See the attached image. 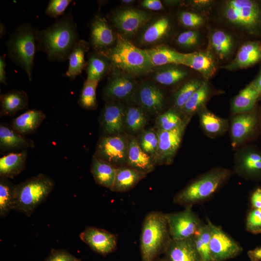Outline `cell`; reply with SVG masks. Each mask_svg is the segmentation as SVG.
<instances>
[{
	"mask_svg": "<svg viewBox=\"0 0 261 261\" xmlns=\"http://www.w3.org/2000/svg\"><path fill=\"white\" fill-rule=\"evenodd\" d=\"M144 50L153 68L168 64L183 65L188 54L180 53L164 45Z\"/></svg>",
	"mask_w": 261,
	"mask_h": 261,
	"instance_id": "cell-21",
	"label": "cell"
},
{
	"mask_svg": "<svg viewBox=\"0 0 261 261\" xmlns=\"http://www.w3.org/2000/svg\"><path fill=\"white\" fill-rule=\"evenodd\" d=\"M211 231L210 250L213 261L232 259L242 251L241 246L223 229L207 220Z\"/></svg>",
	"mask_w": 261,
	"mask_h": 261,
	"instance_id": "cell-10",
	"label": "cell"
},
{
	"mask_svg": "<svg viewBox=\"0 0 261 261\" xmlns=\"http://www.w3.org/2000/svg\"><path fill=\"white\" fill-rule=\"evenodd\" d=\"M223 14L230 24L251 35L261 34V2L230 0L225 2Z\"/></svg>",
	"mask_w": 261,
	"mask_h": 261,
	"instance_id": "cell-7",
	"label": "cell"
},
{
	"mask_svg": "<svg viewBox=\"0 0 261 261\" xmlns=\"http://www.w3.org/2000/svg\"><path fill=\"white\" fill-rule=\"evenodd\" d=\"M198 33L193 30H188L180 33L176 39L177 44L182 47H190L196 45L198 42Z\"/></svg>",
	"mask_w": 261,
	"mask_h": 261,
	"instance_id": "cell-49",
	"label": "cell"
},
{
	"mask_svg": "<svg viewBox=\"0 0 261 261\" xmlns=\"http://www.w3.org/2000/svg\"><path fill=\"white\" fill-rule=\"evenodd\" d=\"M158 135L154 130H148L141 136L139 144L148 155H156L158 147Z\"/></svg>",
	"mask_w": 261,
	"mask_h": 261,
	"instance_id": "cell-45",
	"label": "cell"
},
{
	"mask_svg": "<svg viewBox=\"0 0 261 261\" xmlns=\"http://www.w3.org/2000/svg\"><path fill=\"white\" fill-rule=\"evenodd\" d=\"M231 174L229 170L222 168L210 170L177 193L174 198V203L192 206L207 200L228 180Z\"/></svg>",
	"mask_w": 261,
	"mask_h": 261,
	"instance_id": "cell-3",
	"label": "cell"
},
{
	"mask_svg": "<svg viewBox=\"0 0 261 261\" xmlns=\"http://www.w3.org/2000/svg\"><path fill=\"white\" fill-rule=\"evenodd\" d=\"M103 53L115 69L133 76L147 74L153 68L145 50L135 46L120 34H117L115 46Z\"/></svg>",
	"mask_w": 261,
	"mask_h": 261,
	"instance_id": "cell-4",
	"label": "cell"
},
{
	"mask_svg": "<svg viewBox=\"0 0 261 261\" xmlns=\"http://www.w3.org/2000/svg\"><path fill=\"white\" fill-rule=\"evenodd\" d=\"M172 240L166 214L149 213L144 219L140 236L142 261H154L160 253L166 251Z\"/></svg>",
	"mask_w": 261,
	"mask_h": 261,
	"instance_id": "cell-2",
	"label": "cell"
},
{
	"mask_svg": "<svg viewBox=\"0 0 261 261\" xmlns=\"http://www.w3.org/2000/svg\"><path fill=\"white\" fill-rule=\"evenodd\" d=\"M186 126L184 122L169 131L158 130V147L156 156L160 162L170 163L179 147Z\"/></svg>",
	"mask_w": 261,
	"mask_h": 261,
	"instance_id": "cell-15",
	"label": "cell"
},
{
	"mask_svg": "<svg viewBox=\"0 0 261 261\" xmlns=\"http://www.w3.org/2000/svg\"><path fill=\"white\" fill-rule=\"evenodd\" d=\"M36 38L37 50L45 53L49 60L65 61L79 40L72 14H66L45 29L36 30Z\"/></svg>",
	"mask_w": 261,
	"mask_h": 261,
	"instance_id": "cell-1",
	"label": "cell"
},
{
	"mask_svg": "<svg viewBox=\"0 0 261 261\" xmlns=\"http://www.w3.org/2000/svg\"><path fill=\"white\" fill-rule=\"evenodd\" d=\"M122 106L114 101L107 102L101 117V124L105 135L121 134L125 127Z\"/></svg>",
	"mask_w": 261,
	"mask_h": 261,
	"instance_id": "cell-18",
	"label": "cell"
},
{
	"mask_svg": "<svg viewBox=\"0 0 261 261\" xmlns=\"http://www.w3.org/2000/svg\"><path fill=\"white\" fill-rule=\"evenodd\" d=\"M6 67L5 58L4 56L0 57V82L5 85L7 84L6 73L5 70Z\"/></svg>",
	"mask_w": 261,
	"mask_h": 261,
	"instance_id": "cell-53",
	"label": "cell"
},
{
	"mask_svg": "<svg viewBox=\"0 0 261 261\" xmlns=\"http://www.w3.org/2000/svg\"><path fill=\"white\" fill-rule=\"evenodd\" d=\"M72 2L71 0H51L45 9V14L51 18L62 15Z\"/></svg>",
	"mask_w": 261,
	"mask_h": 261,
	"instance_id": "cell-47",
	"label": "cell"
},
{
	"mask_svg": "<svg viewBox=\"0 0 261 261\" xmlns=\"http://www.w3.org/2000/svg\"><path fill=\"white\" fill-rule=\"evenodd\" d=\"M261 61V43L248 41L243 44L233 61L225 68L233 70L246 68Z\"/></svg>",
	"mask_w": 261,
	"mask_h": 261,
	"instance_id": "cell-20",
	"label": "cell"
},
{
	"mask_svg": "<svg viewBox=\"0 0 261 261\" xmlns=\"http://www.w3.org/2000/svg\"><path fill=\"white\" fill-rule=\"evenodd\" d=\"M111 62L103 52L90 55L87 64V80L99 82L108 72Z\"/></svg>",
	"mask_w": 261,
	"mask_h": 261,
	"instance_id": "cell-33",
	"label": "cell"
},
{
	"mask_svg": "<svg viewBox=\"0 0 261 261\" xmlns=\"http://www.w3.org/2000/svg\"><path fill=\"white\" fill-rule=\"evenodd\" d=\"M117 168L111 164L93 157L91 172L96 184L112 190Z\"/></svg>",
	"mask_w": 261,
	"mask_h": 261,
	"instance_id": "cell-29",
	"label": "cell"
},
{
	"mask_svg": "<svg viewBox=\"0 0 261 261\" xmlns=\"http://www.w3.org/2000/svg\"><path fill=\"white\" fill-rule=\"evenodd\" d=\"M200 120L203 130L210 136H216L224 133L228 127L227 120L207 110H203L200 114Z\"/></svg>",
	"mask_w": 261,
	"mask_h": 261,
	"instance_id": "cell-35",
	"label": "cell"
},
{
	"mask_svg": "<svg viewBox=\"0 0 261 261\" xmlns=\"http://www.w3.org/2000/svg\"><path fill=\"white\" fill-rule=\"evenodd\" d=\"M179 19L181 24L188 28H196L202 25L204 19L197 14L184 11L179 14Z\"/></svg>",
	"mask_w": 261,
	"mask_h": 261,
	"instance_id": "cell-48",
	"label": "cell"
},
{
	"mask_svg": "<svg viewBox=\"0 0 261 261\" xmlns=\"http://www.w3.org/2000/svg\"><path fill=\"white\" fill-rule=\"evenodd\" d=\"M211 45L216 53L221 59L230 56L233 47L232 37L226 32L217 30L214 31L210 37Z\"/></svg>",
	"mask_w": 261,
	"mask_h": 261,
	"instance_id": "cell-38",
	"label": "cell"
},
{
	"mask_svg": "<svg viewBox=\"0 0 261 261\" xmlns=\"http://www.w3.org/2000/svg\"><path fill=\"white\" fill-rule=\"evenodd\" d=\"M146 123L145 110L142 107L131 106L124 113V124L127 130L132 132L141 130Z\"/></svg>",
	"mask_w": 261,
	"mask_h": 261,
	"instance_id": "cell-39",
	"label": "cell"
},
{
	"mask_svg": "<svg viewBox=\"0 0 261 261\" xmlns=\"http://www.w3.org/2000/svg\"><path fill=\"white\" fill-rule=\"evenodd\" d=\"M0 116H12L28 107L29 99L24 90L13 89L0 95Z\"/></svg>",
	"mask_w": 261,
	"mask_h": 261,
	"instance_id": "cell-25",
	"label": "cell"
},
{
	"mask_svg": "<svg viewBox=\"0 0 261 261\" xmlns=\"http://www.w3.org/2000/svg\"><path fill=\"white\" fill-rule=\"evenodd\" d=\"M99 82L86 80L81 91L78 103L82 108L93 110L96 108L97 102L96 88Z\"/></svg>",
	"mask_w": 261,
	"mask_h": 261,
	"instance_id": "cell-41",
	"label": "cell"
},
{
	"mask_svg": "<svg viewBox=\"0 0 261 261\" xmlns=\"http://www.w3.org/2000/svg\"><path fill=\"white\" fill-rule=\"evenodd\" d=\"M127 140L129 166L146 174L152 172L154 169V164L150 156L141 148L135 138L129 136Z\"/></svg>",
	"mask_w": 261,
	"mask_h": 261,
	"instance_id": "cell-23",
	"label": "cell"
},
{
	"mask_svg": "<svg viewBox=\"0 0 261 261\" xmlns=\"http://www.w3.org/2000/svg\"><path fill=\"white\" fill-rule=\"evenodd\" d=\"M90 29V43L94 50L105 52L113 47L116 36L103 17L96 15L92 22Z\"/></svg>",
	"mask_w": 261,
	"mask_h": 261,
	"instance_id": "cell-16",
	"label": "cell"
},
{
	"mask_svg": "<svg viewBox=\"0 0 261 261\" xmlns=\"http://www.w3.org/2000/svg\"><path fill=\"white\" fill-rule=\"evenodd\" d=\"M156 123L159 130L169 131L179 127L184 122L174 111L169 110L160 115Z\"/></svg>",
	"mask_w": 261,
	"mask_h": 261,
	"instance_id": "cell-44",
	"label": "cell"
},
{
	"mask_svg": "<svg viewBox=\"0 0 261 261\" xmlns=\"http://www.w3.org/2000/svg\"><path fill=\"white\" fill-rule=\"evenodd\" d=\"M141 4L143 7L152 11L161 10L163 8L162 2L159 0H144Z\"/></svg>",
	"mask_w": 261,
	"mask_h": 261,
	"instance_id": "cell-52",
	"label": "cell"
},
{
	"mask_svg": "<svg viewBox=\"0 0 261 261\" xmlns=\"http://www.w3.org/2000/svg\"><path fill=\"white\" fill-rule=\"evenodd\" d=\"M138 99L141 107L151 114H158L164 107L163 92L156 85L151 83L144 82L141 84Z\"/></svg>",
	"mask_w": 261,
	"mask_h": 261,
	"instance_id": "cell-19",
	"label": "cell"
},
{
	"mask_svg": "<svg viewBox=\"0 0 261 261\" xmlns=\"http://www.w3.org/2000/svg\"><path fill=\"white\" fill-rule=\"evenodd\" d=\"M27 158V150L10 153L0 158V177L13 178L25 168Z\"/></svg>",
	"mask_w": 261,
	"mask_h": 261,
	"instance_id": "cell-27",
	"label": "cell"
},
{
	"mask_svg": "<svg viewBox=\"0 0 261 261\" xmlns=\"http://www.w3.org/2000/svg\"><path fill=\"white\" fill-rule=\"evenodd\" d=\"M187 75L185 71L176 66L160 68L154 74V80L162 85L169 86L183 80Z\"/></svg>",
	"mask_w": 261,
	"mask_h": 261,
	"instance_id": "cell-40",
	"label": "cell"
},
{
	"mask_svg": "<svg viewBox=\"0 0 261 261\" xmlns=\"http://www.w3.org/2000/svg\"><path fill=\"white\" fill-rule=\"evenodd\" d=\"M247 256L251 261H261V246L249 250Z\"/></svg>",
	"mask_w": 261,
	"mask_h": 261,
	"instance_id": "cell-54",
	"label": "cell"
},
{
	"mask_svg": "<svg viewBox=\"0 0 261 261\" xmlns=\"http://www.w3.org/2000/svg\"><path fill=\"white\" fill-rule=\"evenodd\" d=\"M45 118L42 110L29 109L14 119L11 126L22 134L29 135L35 132Z\"/></svg>",
	"mask_w": 261,
	"mask_h": 261,
	"instance_id": "cell-26",
	"label": "cell"
},
{
	"mask_svg": "<svg viewBox=\"0 0 261 261\" xmlns=\"http://www.w3.org/2000/svg\"><path fill=\"white\" fill-rule=\"evenodd\" d=\"M246 230L252 234L261 233V209H251L247 213Z\"/></svg>",
	"mask_w": 261,
	"mask_h": 261,
	"instance_id": "cell-46",
	"label": "cell"
},
{
	"mask_svg": "<svg viewBox=\"0 0 261 261\" xmlns=\"http://www.w3.org/2000/svg\"><path fill=\"white\" fill-rule=\"evenodd\" d=\"M146 174L130 167L117 168L112 191L123 192L133 188Z\"/></svg>",
	"mask_w": 261,
	"mask_h": 261,
	"instance_id": "cell-30",
	"label": "cell"
},
{
	"mask_svg": "<svg viewBox=\"0 0 261 261\" xmlns=\"http://www.w3.org/2000/svg\"><path fill=\"white\" fill-rule=\"evenodd\" d=\"M203 83L200 81L194 80L188 81L184 84L175 96L174 102L175 106L177 108L182 110L185 104Z\"/></svg>",
	"mask_w": 261,
	"mask_h": 261,
	"instance_id": "cell-43",
	"label": "cell"
},
{
	"mask_svg": "<svg viewBox=\"0 0 261 261\" xmlns=\"http://www.w3.org/2000/svg\"><path fill=\"white\" fill-rule=\"evenodd\" d=\"M260 97L259 92L250 83L241 90L232 101V113L240 114L252 111L255 108L256 102Z\"/></svg>",
	"mask_w": 261,
	"mask_h": 261,
	"instance_id": "cell-31",
	"label": "cell"
},
{
	"mask_svg": "<svg viewBox=\"0 0 261 261\" xmlns=\"http://www.w3.org/2000/svg\"><path fill=\"white\" fill-rule=\"evenodd\" d=\"M259 125V114L255 108L251 112L235 116L231 125L232 145L235 147L250 138Z\"/></svg>",
	"mask_w": 261,
	"mask_h": 261,
	"instance_id": "cell-13",
	"label": "cell"
},
{
	"mask_svg": "<svg viewBox=\"0 0 261 261\" xmlns=\"http://www.w3.org/2000/svg\"><path fill=\"white\" fill-rule=\"evenodd\" d=\"M151 18L146 12L134 8H125L116 12L112 17L115 26L124 35L131 36Z\"/></svg>",
	"mask_w": 261,
	"mask_h": 261,
	"instance_id": "cell-12",
	"label": "cell"
},
{
	"mask_svg": "<svg viewBox=\"0 0 261 261\" xmlns=\"http://www.w3.org/2000/svg\"><path fill=\"white\" fill-rule=\"evenodd\" d=\"M44 261H81V260L65 250L52 249Z\"/></svg>",
	"mask_w": 261,
	"mask_h": 261,
	"instance_id": "cell-50",
	"label": "cell"
},
{
	"mask_svg": "<svg viewBox=\"0 0 261 261\" xmlns=\"http://www.w3.org/2000/svg\"><path fill=\"white\" fill-rule=\"evenodd\" d=\"M236 165L238 173L246 179L261 180V152L249 146L240 154Z\"/></svg>",
	"mask_w": 261,
	"mask_h": 261,
	"instance_id": "cell-17",
	"label": "cell"
},
{
	"mask_svg": "<svg viewBox=\"0 0 261 261\" xmlns=\"http://www.w3.org/2000/svg\"><path fill=\"white\" fill-rule=\"evenodd\" d=\"M183 65L199 72L205 78L211 77L216 71L214 58L209 52L206 51L188 53Z\"/></svg>",
	"mask_w": 261,
	"mask_h": 261,
	"instance_id": "cell-28",
	"label": "cell"
},
{
	"mask_svg": "<svg viewBox=\"0 0 261 261\" xmlns=\"http://www.w3.org/2000/svg\"><path fill=\"white\" fill-rule=\"evenodd\" d=\"M15 185L8 179L0 180V216L6 217L15 207Z\"/></svg>",
	"mask_w": 261,
	"mask_h": 261,
	"instance_id": "cell-37",
	"label": "cell"
},
{
	"mask_svg": "<svg viewBox=\"0 0 261 261\" xmlns=\"http://www.w3.org/2000/svg\"><path fill=\"white\" fill-rule=\"evenodd\" d=\"M128 150V140L124 136L103 135L98 142L94 157L118 168L127 164Z\"/></svg>",
	"mask_w": 261,
	"mask_h": 261,
	"instance_id": "cell-8",
	"label": "cell"
},
{
	"mask_svg": "<svg viewBox=\"0 0 261 261\" xmlns=\"http://www.w3.org/2000/svg\"><path fill=\"white\" fill-rule=\"evenodd\" d=\"M79 237L93 251L102 255L113 252L116 247L117 236L103 229L87 227Z\"/></svg>",
	"mask_w": 261,
	"mask_h": 261,
	"instance_id": "cell-14",
	"label": "cell"
},
{
	"mask_svg": "<svg viewBox=\"0 0 261 261\" xmlns=\"http://www.w3.org/2000/svg\"><path fill=\"white\" fill-rule=\"evenodd\" d=\"M211 231L209 224H202L192 239L201 261H213L210 250Z\"/></svg>",
	"mask_w": 261,
	"mask_h": 261,
	"instance_id": "cell-36",
	"label": "cell"
},
{
	"mask_svg": "<svg viewBox=\"0 0 261 261\" xmlns=\"http://www.w3.org/2000/svg\"><path fill=\"white\" fill-rule=\"evenodd\" d=\"M250 203L252 209H261V186L252 191L250 196Z\"/></svg>",
	"mask_w": 261,
	"mask_h": 261,
	"instance_id": "cell-51",
	"label": "cell"
},
{
	"mask_svg": "<svg viewBox=\"0 0 261 261\" xmlns=\"http://www.w3.org/2000/svg\"><path fill=\"white\" fill-rule=\"evenodd\" d=\"M260 94L261 98V70L256 78L251 83Z\"/></svg>",
	"mask_w": 261,
	"mask_h": 261,
	"instance_id": "cell-55",
	"label": "cell"
},
{
	"mask_svg": "<svg viewBox=\"0 0 261 261\" xmlns=\"http://www.w3.org/2000/svg\"><path fill=\"white\" fill-rule=\"evenodd\" d=\"M9 58L27 73L31 81L36 49V30L29 23L17 27L6 43Z\"/></svg>",
	"mask_w": 261,
	"mask_h": 261,
	"instance_id": "cell-5",
	"label": "cell"
},
{
	"mask_svg": "<svg viewBox=\"0 0 261 261\" xmlns=\"http://www.w3.org/2000/svg\"><path fill=\"white\" fill-rule=\"evenodd\" d=\"M54 186L52 179L43 174L15 185L14 210L29 217L47 198Z\"/></svg>",
	"mask_w": 261,
	"mask_h": 261,
	"instance_id": "cell-6",
	"label": "cell"
},
{
	"mask_svg": "<svg viewBox=\"0 0 261 261\" xmlns=\"http://www.w3.org/2000/svg\"><path fill=\"white\" fill-rule=\"evenodd\" d=\"M168 261L164 260H160V261Z\"/></svg>",
	"mask_w": 261,
	"mask_h": 261,
	"instance_id": "cell-59",
	"label": "cell"
},
{
	"mask_svg": "<svg viewBox=\"0 0 261 261\" xmlns=\"http://www.w3.org/2000/svg\"><path fill=\"white\" fill-rule=\"evenodd\" d=\"M121 1L123 3L125 4H130L134 2V1L132 0H121Z\"/></svg>",
	"mask_w": 261,
	"mask_h": 261,
	"instance_id": "cell-57",
	"label": "cell"
},
{
	"mask_svg": "<svg viewBox=\"0 0 261 261\" xmlns=\"http://www.w3.org/2000/svg\"><path fill=\"white\" fill-rule=\"evenodd\" d=\"M170 28L168 18L160 17L151 23L144 31L141 42L145 44L156 43L167 34Z\"/></svg>",
	"mask_w": 261,
	"mask_h": 261,
	"instance_id": "cell-34",
	"label": "cell"
},
{
	"mask_svg": "<svg viewBox=\"0 0 261 261\" xmlns=\"http://www.w3.org/2000/svg\"><path fill=\"white\" fill-rule=\"evenodd\" d=\"M209 94V87L203 82L182 109L186 115H189L198 110L206 101Z\"/></svg>",
	"mask_w": 261,
	"mask_h": 261,
	"instance_id": "cell-42",
	"label": "cell"
},
{
	"mask_svg": "<svg viewBox=\"0 0 261 261\" xmlns=\"http://www.w3.org/2000/svg\"><path fill=\"white\" fill-rule=\"evenodd\" d=\"M35 146L33 140L14 130L11 126L0 125V147L6 152L16 149L32 148Z\"/></svg>",
	"mask_w": 261,
	"mask_h": 261,
	"instance_id": "cell-22",
	"label": "cell"
},
{
	"mask_svg": "<svg viewBox=\"0 0 261 261\" xmlns=\"http://www.w3.org/2000/svg\"><path fill=\"white\" fill-rule=\"evenodd\" d=\"M134 76L116 70L114 71L103 90V96L108 101L126 100L136 89Z\"/></svg>",
	"mask_w": 261,
	"mask_h": 261,
	"instance_id": "cell-11",
	"label": "cell"
},
{
	"mask_svg": "<svg viewBox=\"0 0 261 261\" xmlns=\"http://www.w3.org/2000/svg\"><path fill=\"white\" fill-rule=\"evenodd\" d=\"M192 207L188 206L182 211L166 214L169 231L172 240L191 238L201 226L202 223Z\"/></svg>",
	"mask_w": 261,
	"mask_h": 261,
	"instance_id": "cell-9",
	"label": "cell"
},
{
	"mask_svg": "<svg viewBox=\"0 0 261 261\" xmlns=\"http://www.w3.org/2000/svg\"><path fill=\"white\" fill-rule=\"evenodd\" d=\"M165 252L170 261H201L192 238L172 240Z\"/></svg>",
	"mask_w": 261,
	"mask_h": 261,
	"instance_id": "cell-24",
	"label": "cell"
},
{
	"mask_svg": "<svg viewBox=\"0 0 261 261\" xmlns=\"http://www.w3.org/2000/svg\"><path fill=\"white\" fill-rule=\"evenodd\" d=\"M0 37H2L5 34V32H6V27H5V25L0 22Z\"/></svg>",
	"mask_w": 261,
	"mask_h": 261,
	"instance_id": "cell-56",
	"label": "cell"
},
{
	"mask_svg": "<svg viewBox=\"0 0 261 261\" xmlns=\"http://www.w3.org/2000/svg\"><path fill=\"white\" fill-rule=\"evenodd\" d=\"M259 122H260V127L261 130V112L259 115Z\"/></svg>",
	"mask_w": 261,
	"mask_h": 261,
	"instance_id": "cell-58",
	"label": "cell"
},
{
	"mask_svg": "<svg viewBox=\"0 0 261 261\" xmlns=\"http://www.w3.org/2000/svg\"><path fill=\"white\" fill-rule=\"evenodd\" d=\"M88 48V44L83 40H79L74 46L68 58L69 67L65 73V76L71 80L80 74L87 66L85 54Z\"/></svg>",
	"mask_w": 261,
	"mask_h": 261,
	"instance_id": "cell-32",
	"label": "cell"
}]
</instances>
